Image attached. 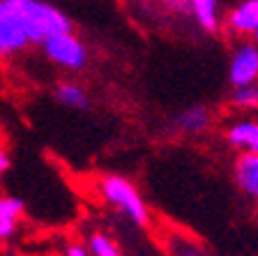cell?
<instances>
[{"label":"cell","instance_id":"6da1fadb","mask_svg":"<svg viewBox=\"0 0 258 256\" xmlns=\"http://www.w3.org/2000/svg\"><path fill=\"white\" fill-rule=\"evenodd\" d=\"M5 5L16 16L30 46H39L44 39L53 37L58 32L74 30V23L67 12L53 5L51 0H5Z\"/></svg>","mask_w":258,"mask_h":256},{"label":"cell","instance_id":"7a4b0ae2","mask_svg":"<svg viewBox=\"0 0 258 256\" xmlns=\"http://www.w3.org/2000/svg\"><path fill=\"white\" fill-rule=\"evenodd\" d=\"M97 192H99V196L104 198V203H106L108 208L120 213L134 226H139V229L150 226V222H152L150 208H148L143 194L139 192V187L129 180L127 176L104 173L97 180Z\"/></svg>","mask_w":258,"mask_h":256},{"label":"cell","instance_id":"3957f363","mask_svg":"<svg viewBox=\"0 0 258 256\" xmlns=\"http://www.w3.org/2000/svg\"><path fill=\"white\" fill-rule=\"evenodd\" d=\"M39 46L48 63L62 72H70V74H81L90 65V48L74 30L58 32L53 37L44 39Z\"/></svg>","mask_w":258,"mask_h":256},{"label":"cell","instance_id":"277c9868","mask_svg":"<svg viewBox=\"0 0 258 256\" xmlns=\"http://www.w3.org/2000/svg\"><path fill=\"white\" fill-rule=\"evenodd\" d=\"M258 81V44L253 39H242L235 44L228 58V83L233 88Z\"/></svg>","mask_w":258,"mask_h":256},{"label":"cell","instance_id":"5b68a950","mask_svg":"<svg viewBox=\"0 0 258 256\" xmlns=\"http://www.w3.org/2000/svg\"><path fill=\"white\" fill-rule=\"evenodd\" d=\"M30 46L26 32L21 30L16 16L5 5V0H0V58H12V56L23 54Z\"/></svg>","mask_w":258,"mask_h":256},{"label":"cell","instance_id":"8992f818","mask_svg":"<svg viewBox=\"0 0 258 256\" xmlns=\"http://www.w3.org/2000/svg\"><path fill=\"white\" fill-rule=\"evenodd\" d=\"M258 28V0H240L224 16V30L233 37H251Z\"/></svg>","mask_w":258,"mask_h":256},{"label":"cell","instance_id":"52a82bcc","mask_svg":"<svg viewBox=\"0 0 258 256\" xmlns=\"http://www.w3.org/2000/svg\"><path fill=\"white\" fill-rule=\"evenodd\" d=\"M224 139L237 152H256L258 155V118H235L226 125Z\"/></svg>","mask_w":258,"mask_h":256},{"label":"cell","instance_id":"ba28073f","mask_svg":"<svg viewBox=\"0 0 258 256\" xmlns=\"http://www.w3.org/2000/svg\"><path fill=\"white\" fill-rule=\"evenodd\" d=\"M212 123H215V113L208 104H189L173 118V125L177 132L189 134V136H199V134L208 132Z\"/></svg>","mask_w":258,"mask_h":256},{"label":"cell","instance_id":"9c48e42d","mask_svg":"<svg viewBox=\"0 0 258 256\" xmlns=\"http://www.w3.org/2000/svg\"><path fill=\"white\" fill-rule=\"evenodd\" d=\"M233 180L247 198L258 203V155L256 152H237L233 162Z\"/></svg>","mask_w":258,"mask_h":256},{"label":"cell","instance_id":"30bf717a","mask_svg":"<svg viewBox=\"0 0 258 256\" xmlns=\"http://www.w3.org/2000/svg\"><path fill=\"white\" fill-rule=\"evenodd\" d=\"M187 10L194 23L208 35H217L224 28L221 0H187Z\"/></svg>","mask_w":258,"mask_h":256},{"label":"cell","instance_id":"8fae6325","mask_svg":"<svg viewBox=\"0 0 258 256\" xmlns=\"http://www.w3.org/2000/svg\"><path fill=\"white\" fill-rule=\"evenodd\" d=\"M53 99L60 107L72 111H88L90 109V92L79 81H58L53 85Z\"/></svg>","mask_w":258,"mask_h":256},{"label":"cell","instance_id":"7c38bea8","mask_svg":"<svg viewBox=\"0 0 258 256\" xmlns=\"http://www.w3.org/2000/svg\"><path fill=\"white\" fill-rule=\"evenodd\" d=\"M231 107L235 111H258V81L249 85H240V88H233L231 97Z\"/></svg>","mask_w":258,"mask_h":256},{"label":"cell","instance_id":"4fadbf2b","mask_svg":"<svg viewBox=\"0 0 258 256\" xmlns=\"http://www.w3.org/2000/svg\"><path fill=\"white\" fill-rule=\"evenodd\" d=\"M86 247L90 251V256H122L120 247L113 242L111 235H106L104 231H92L88 235Z\"/></svg>","mask_w":258,"mask_h":256},{"label":"cell","instance_id":"5bb4252c","mask_svg":"<svg viewBox=\"0 0 258 256\" xmlns=\"http://www.w3.org/2000/svg\"><path fill=\"white\" fill-rule=\"evenodd\" d=\"M26 210V203L23 198L14 196V194H0V219H12V222H19V217Z\"/></svg>","mask_w":258,"mask_h":256},{"label":"cell","instance_id":"9a60e30c","mask_svg":"<svg viewBox=\"0 0 258 256\" xmlns=\"http://www.w3.org/2000/svg\"><path fill=\"white\" fill-rule=\"evenodd\" d=\"M161 5L166 7L171 14H177V16H184L187 14V0H159Z\"/></svg>","mask_w":258,"mask_h":256},{"label":"cell","instance_id":"2e32d148","mask_svg":"<svg viewBox=\"0 0 258 256\" xmlns=\"http://www.w3.org/2000/svg\"><path fill=\"white\" fill-rule=\"evenodd\" d=\"M16 224H19V222H12V219H0V242L10 240L12 235L16 233Z\"/></svg>","mask_w":258,"mask_h":256},{"label":"cell","instance_id":"e0dca14e","mask_svg":"<svg viewBox=\"0 0 258 256\" xmlns=\"http://www.w3.org/2000/svg\"><path fill=\"white\" fill-rule=\"evenodd\" d=\"M64 256H90L86 245H81V242H70V245L64 247Z\"/></svg>","mask_w":258,"mask_h":256},{"label":"cell","instance_id":"ac0fdd59","mask_svg":"<svg viewBox=\"0 0 258 256\" xmlns=\"http://www.w3.org/2000/svg\"><path fill=\"white\" fill-rule=\"evenodd\" d=\"M10 169H12V157H10V152H7L5 148H0V178L5 176Z\"/></svg>","mask_w":258,"mask_h":256},{"label":"cell","instance_id":"d6986e66","mask_svg":"<svg viewBox=\"0 0 258 256\" xmlns=\"http://www.w3.org/2000/svg\"><path fill=\"white\" fill-rule=\"evenodd\" d=\"M251 39H253V42L258 44V28H256V32H253V35H251Z\"/></svg>","mask_w":258,"mask_h":256}]
</instances>
